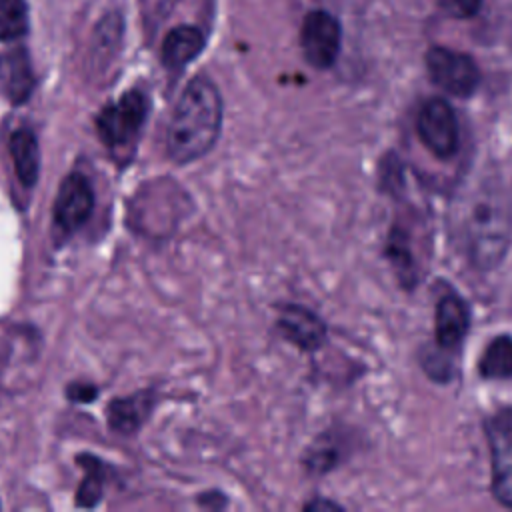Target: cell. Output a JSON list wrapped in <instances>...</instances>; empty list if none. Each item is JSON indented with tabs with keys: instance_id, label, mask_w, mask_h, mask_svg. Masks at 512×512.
<instances>
[{
	"instance_id": "obj_14",
	"label": "cell",
	"mask_w": 512,
	"mask_h": 512,
	"mask_svg": "<svg viewBox=\"0 0 512 512\" xmlns=\"http://www.w3.org/2000/svg\"><path fill=\"white\" fill-rule=\"evenodd\" d=\"M124 36V20L118 12H108L102 16L94 28V38L90 46V58L96 70L106 68L114 58L122 44Z\"/></svg>"
},
{
	"instance_id": "obj_9",
	"label": "cell",
	"mask_w": 512,
	"mask_h": 512,
	"mask_svg": "<svg viewBox=\"0 0 512 512\" xmlns=\"http://www.w3.org/2000/svg\"><path fill=\"white\" fill-rule=\"evenodd\" d=\"M278 328L302 350H316L326 340V324L308 308L298 304L280 306Z\"/></svg>"
},
{
	"instance_id": "obj_15",
	"label": "cell",
	"mask_w": 512,
	"mask_h": 512,
	"mask_svg": "<svg viewBox=\"0 0 512 512\" xmlns=\"http://www.w3.org/2000/svg\"><path fill=\"white\" fill-rule=\"evenodd\" d=\"M34 90V72L26 48H16L8 56L6 94L12 104H24Z\"/></svg>"
},
{
	"instance_id": "obj_19",
	"label": "cell",
	"mask_w": 512,
	"mask_h": 512,
	"mask_svg": "<svg viewBox=\"0 0 512 512\" xmlns=\"http://www.w3.org/2000/svg\"><path fill=\"white\" fill-rule=\"evenodd\" d=\"M98 394H100V390L94 384H90V382H72L66 388L68 400L76 402V404L78 402L80 404H90V402H94L98 398Z\"/></svg>"
},
{
	"instance_id": "obj_1",
	"label": "cell",
	"mask_w": 512,
	"mask_h": 512,
	"mask_svg": "<svg viewBox=\"0 0 512 512\" xmlns=\"http://www.w3.org/2000/svg\"><path fill=\"white\" fill-rule=\"evenodd\" d=\"M460 232L472 264L492 270L504 258L512 238V204L492 178L470 186L458 204Z\"/></svg>"
},
{
	"instance_id": "obj_21",
	"label": "cell",
	"mask_w": 512,
	"mask_h": 512,
	"mask_svg": "<svg viewBox=\"0 0 512 512\" xmlns=\"http://www.w3.org/2000/svg\"><path fill=\"white\" fill-rule=\"evenodd\" d=\"M304 508H306V510H312V512H318V510H340L338 504H334V502H330V500H322V498L312 500V502L306 504Z\"/></svg>"
},
{
	"instance_id": "obj_7",
	"label": "cell",
	"mask_w": 512,
	"mask_h": 512,
	"mask_svg": "<svg viewBox=\"0 0 512 512\" xmlns=\"http://www.w3.org/2000/svg\"><path fill=\"white\" fill-rule=\"evenodd\" d=\"M422 144L440 160L458 152V122L452 106L442 98H430L422 104L416 120Z\"/></svg>"
},
{
	"instance_id": "obj_5",
	"label": "cell",
	"mask_w": 512,
	"mask_h": 512,
	"mask_svg": "<svg viewBox=\"0 0 512 512\" xmlns=\"http://www.w3.org/2000/svg\"><path fill=\"white\" fill-rule=\"evenodd\" d=\"M486 438L492 460V494L512 508V408H504L486 420Z\"/></svg>"
},
{
	"instance_id": "obj_3",
	"label": "cell",
	"mask_w": 512,
	"mask_h": 512,
	"mask_svg": "<svg viewBox=\"0 0 512 512\" xmlns=\"http://www.w3.org/2000/svg\"><path fill=\"white\" fill-rule=\"evenodd\" d=\"M146 116V96L140 90H128L100 110L96 116V132L108 150L128 154L140 138Z\"/></svg>"
},
{
	"instance_id": "obj_11",
	"label": "cell",
	"mask_w": 512,
	"mask_h": 512,
	"mask_svg": "<svg viewBox=\"0 0 512 512\" xmlns=\"http://www.w3.org/2000/svg\"><path fill=\"white\" fill-rule=\"evenodd\" d=\"M470 326L466 302L456 294H446L436 304V342L444 350L456 348Z\"/></svg>"
},
{
	"instance_id": "obj_18",
	"label": "cell",
	"mask_w": 512,
	"mask_h": 512,
	"mask_svg": "<svg viewBox=\"0 0 512 512\" xmlns=\"http://www.w3.org/2000/svg\"><path fill=\"white\" fill-rule=\"evenodd\" d=\"M30 32L26 0H0V40H20Z\"/></svg>"
},
{
	"instance_id": "obj_4",
	"label": "cell",
	"mask_w": 512,
	"mask_h": 512,
	"mask_svg": "<svg viewBox=\"0 0 512 512\" xmlns=\"http://www.w3.org/2000/svg\"><path fill=\"white\" fill-rule=\"evenodd\" d=\"M426 68L432 82L452 96L466 98L480 84L476 62L468 54L444 46H434L426 52Z\"/></svg>"
},
{
	"instance_id": "obj_2",
	"label": "cell",
	"mask_w": 512,
	"mask_h": 512,
	"mask_svg": "<svg viewBox=\"0 0 512 512\" xmlns=\"http://www.w3.org/2000/svg\"><path fill=\"white\" fill-rule=\"evenodd\" d=\"M222 128V96L206 76L192 78L180 94L166 130V152L176 164L208 154Z\"/></svg>"
},
{
	"instance_id": "obj_16",
	"label": "cell",
	"mask_w": 512,
	"mask_h": 512,
	"mask_svg": "<svg viewBox=\"0 0 512 512\" xmlns=\"http://www.w3.org/2000/svg\"><path fill=\"white\" fill-rule=\"evenodd\" d=\"M478 372L486 380L512 378V336H496L484 350Z\"/></svg>"
},
{
	"instance_id": "obj_20",
	"label": "cell",
	"mask_w": 512,
	"mask_h": 512,
	"mask_svg": "<svg viewBox=\"0 0 512 512\" xmlns=\"http://www.w3.org/2000/svg\"><path fill=\"white\" fill-rule=\"evenodd\" d=\"M482 0H444L446 10L456 18H470L478 12Z\"/></svg>"
},
{
	"instance_id": "obj_6",
	"label": "cell",
	"mask_w": 512,
	"mask_h": 512,
	"mask_svg": "<svg viewBox=\"0 0 512 512\" xmlns=\"http://www.w3.org/2000/svg\"><path fill=\"white\" fill-rule=\"evenodd\" d=\"M94 210V190L82 172L68 174L54 200V232L60 238L72 236L86 224Z\"/></svg>"
},
{
	"instance_id": "obj_12",
	"label": "cell",
	"mask_w": 512,
	"mask_h": 512,
	"mask_svg": "<svg viewBox=\"0 0 512 512\" xmlns=\"http://www.w3.org/2000/svg\"><path fill=\"white\" fill-rule=\"evenodd\" d=\"M204 34L196 26H176L172 28L162 42V64L168 70H182L204 50Z\"/></svg>"
},
{
	"instance_id": "obj_13",
	"label": "cell",
	"mask_w": 512,
	"mask_h": 512,
	"mask_svg": "<svg viewBox=\"0 0 512 512\" xmlns=\"http://www.w3.org/2000/svg\"><path fill=\"white\" fill-rule=\"evenodd\" d=\"M8 148L20 184L24 188H32L38 182L40 172V146L36 134L28 128H20L10 134Z\"/></svg>"
},
{
	"instance_id": "obj_17",
	"label": "cell",
	"mask_w": 512,
	"mask_h": 512,
	"mask_svg": "<svg viewBox=\"0 0 512 512\" xmlns=\"http://www.w3.org/2000/svg\"><path fill=\"white\" fill-rule=\"evenodd\" d=\"M76 460L84 470V478L76 490V506L94 508L102 500L104 492V466L92 454H80Z\"/></svg>"
},
{
	"instance_id": "obj_10",
	"label": "cell",
	"mask_w": 512,
	"mask_h": 512,
	"mask_svg": "<svg viewBox=\"0 0 512 512\" xmlns=\"http://www.w3.org/2000/svg\"><path fill=\"white\" fill-rule=\"evenodd\" d=\"M156 396L152 390H138L128 396H118L106 406V420L116 434H134L148 420Z\"/></svg>"
},
{
	"instance_id": "obj_8",
	"label": "cell",
	"mask_w": 512,
	"mask_h": 512,
	"mask_svg": "<svg viewBox=\"0 0 512 512\" xmlns=\"http://www.w3.org/2000/svg\"><path fill=\"white\" fill-rule=\"evenodd\" d=\"M342 44L340 22L326 10H312L306 14L300 30V48L306 62L314 68H330Z\"/></svg>"
}]
</instances>
